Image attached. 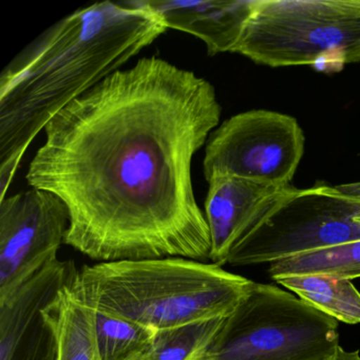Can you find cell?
<instances>
[{
	"label": "cell",
	"instance_id": "4",
	"mask_svg": "<svg viewBox=\"0 0 360 360\" xmlns=\"http://www.w3.org/2000/svg\"><path fill=\"white\" fill-rule=\"evenodd\" d=\"M233 53L271 68L360 63V0H256Z\"/></svg>",
	"mask_w": 360,
	"mask_h": 360
},
{
	"label": "cell",
	"instance_id": "9",
	"mask_svg": "<svg viewBox=\"0 0 360 360\" xmlns=\"http://www.w3.org/2000/svg\"><path fill=\"white\" fill-rule=\"evenodd\" d=\"M206 181L210 185L205 218L212 239L210 261L223 266L252 223L292 185L279 186L223 174Z\"/></svg>",
	"mask_w": 360,
	"mask_h": 360
},
{
	"label": "cell",
	"instance_id": "11",
	"mask_svg": "<svg viewBox=\"0 0 360 360\" xmlns=\"http://www.w3.org/2000/svg\"><path fill=\"white\" fill-rule=\"evenodd\" d=\"M75 283L63 288L41 314L56 337V360H96L94 309L82 300Z\"/></svg>",
	"mask_w": 360,
	"mask_h": 360
},
{
	"label": "cell",
	"instance_id": "10",
	"mask_svg": "<svg viewBox=\"0 0 360 360\" xmlns=\"http://www.w3.org/2000/svg\"><path fill=\"white\" fill-rule=\"evenodd\" d=\"M166 27L197 37L210 56L233 52L239 44L256 0H143Z\"/></svg>",
	"mask_w": 360,
	"mask_h": 360
},
{
	"label": "cell",
	"instance_id": "14",
	"mask_svg": "<svg viewBox=\"0 0 360 360\" xmlns=\"http://www.w3.org/2000/svg\"><path fill=\"white\" fill-rule=\"evenodd\" d=\"M269 273L274 280L303 274H322L349 280L359 278L360 240L276 261L269 264Z\"/></svg>",
	"mask_w": 360,
	"mask_h": 360
},
{
	"label": "cell",
	"instance_id": "7",
	"mask_svg": "<svg viewBox=\"0 0 360 360\" xmlns=\"http://www.w3.org/2000/svg\"><path fill=\"white\" fill-rule=\"evenodd\" d=\"M203 170L288 186L304 153L305 138L295 117L250 110L223 122L206 143Z\"/></svg>",
	"mask_w": 360,
	"mask_h": 360
},
{
	"label": "cell",
	"instance_id": "8",
	"mask_svg": "<svg viewBox=\"0 0 360 360\" xmlns=\"http://www.w3.org/2000/svg\"><path fill=\"white\" fill-rule=\"evenodd\" d=\"M70 217L50 191L32 188L0 200V303L58 261Z\"/></svg>",
	"mask_w": 360,
	"mask_h": 360
},
{
	"label": "cell",
	"instance_id": "15",
	"mask_svg": "<svg viewBox=\"0 0 360 360\" xmlns=\"http://www.w3.org/2000/svg\"><path fill=\"white\" fill-rule=\"evenodd\" d=\"M225 318L203 320L155 332L141 360H193L207 349Z\"/></svg>",
	"mask_w": 360,
	"mask_h": 360
},
{
	"label": "cell",
	"instance_id": "18",
	"mask_svg": "<svg viewBox=\"0 0 360 360\" xmlns=\"http://www.w3.org/2000/svg\"><path fill=\"white\" fill-rule=\"evenodd\" d=\"M354 221H355V222L360 226V212L359 214H356L355 218H354Z\"/></svg>",
	"mask_w": 360,
	"mask_h": 360
},
{
	"label": "cell",
	"instance_id": "6",
	"mask_svg": "<svg viewBox=\"0 0 360 360\" xmlns=\"http://www.w3.org/2000/svg\"><path fill=\"white\" fill-rule=\"evenodd\" d=\"M360 199L326 185L290 186L235 244L229 264H262L360 240Z\"/></svg>",
	"mask_w": 360,
	"mask_h": 360
},
{
	"label": "cell",
	"instance_id": "13",
	"mask_svg": "<svg viewBox=\"0 0 360 360\" xmlns=\"http://www.w3.org/2000/svg\"><path fill=\"white\" fill-rule=\"evenodd\" d=\"M157 330L121 317L94 311L96 360H141Z\"/></svg>",
	"mask_w": 360,
	"mask_h": 360
},
{
	"label": "cell",
	"instance_id": "3",
	"mask_svg": "<svg viewBox=\"0 0 360 360\" xmlns=\"http://www.w3.org/2000/svg\"><path fill=\"white\" fill-rule=\"evenodd\" d=\"M252 283L214 263L161 258L85 265L75 290L94 311L160 330L227 317Z\"/></svg>",
	"mask_w": 360,
	"mask_h": 360
},
{
	"label": "cell",
	"instance_id": "1",
	"mask_svg": "<svg viewBox=\"0 0 360 360\" xmlns=\"http://www.w3.org/2000/svg\"><path fill=\"white\" fill-rule=\"evenodd\" d=\"M220 117L210 82L141 58L52 117L27 181L64 202L65 244L92 260L206 262L212 239L191 162Z\"/></svg>",
	"mask_w": 360,
	"mask_h": 360
},
{
	"label": "cell",
	"instance_id": "12",
	"mask_svg": "<svg viewBox=\"0 0 360 360\" xmlns=\"http://www.w3.org/2000/svg\"><path fill=\"white\" fill-rule=\"evenodd\" d=\"M275 281L337 321L360 323V292L352 280L303 274L278 278Z\"/></svg>",
	"mask_w": 360,
	"mask_h": 360
},
{
	"label": "cell",
	"instance_id": "16",
	"mask_svg": "<svg viewBox=\"0 0 360 360\" xmlns=\"http://www.w3.org/2000/svg\"><path fill=\"white\" fill-rule=\"evenodd\" d=\"M326 360H360V352L358 349L357 351H347L342 347H339L334 355Z\"/></svg>",
	"mask_w": 360,
	"mask_h": 360
},
{
	"label": "cell",
	"instance_id": "2",
	"mask_svg": "<svg viewBox=\"0 0 360 360\" xmlns=\"http://www.w3.org/2000/svg\"><path fill=\"white\" fill-rule=\"evenodd\" d=\"M166 30L143 0L102 1L69 14L10 62L0 75V200L52 117Z\"/></svg>",
	"mask_w": 360,
	"mask_h": 360
},
{
	"label": "cell",
	"instance_id": "17",
	"mask_svg": "<svg viewBox=\"0 0 360 360\" xmlns=\"http://www.w3.org/2000/svg\"><path fill=\"white\" fill-rule=\"evenodd\" d=\"M193 360H212V357L208 355L207 352L204 351L203 353L199 354L197 357L193 358Z\"/></svg>",
	"mask_w": 360,
	"mask_h": 360
},
{
	"label": "cell",
	"instance_id": "5",
	"mask_svg": "<svg viewBox=\"0 0 360 360\" xmlns=\"http://www.w3.org/2000/svg\"><path fill=\"white\" fill-rule=\"evenodd\" d=\"M339 347L336 319L292 292L252 281L206 352L212 360H326Z\"/></svg>",
	"mask_w": 360,
	"mask_h": 360
}]
</instances>
